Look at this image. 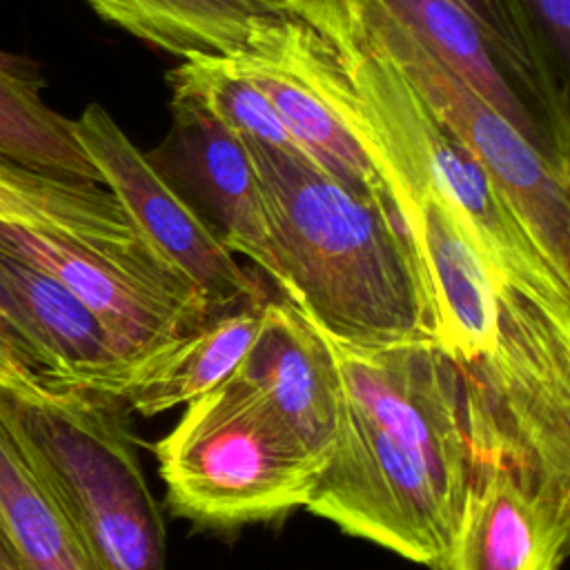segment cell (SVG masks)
Returning <instances> with one entry per match:
<instances>
[{"label":"cell","mask_w":570,"mask_h":570,"mask_svg":"<svg viewBox=\"0 0 570 570\" xmlns=\"http://www.w3.org/2000/svg\"><path fill=\"white\" fill-rule=\"evenodd\" d=\"M327 341L345 401L423 461L459 521L474 456L461 379L450 356L434 338L390 345H354L332 336Z\"/></svg>","instance_id":"7"},{"label":"cell","mask_w":570,"mask_h":570,"mask_svg":"<svg viewBox=\"0 0 570 570\" xmlns=\"http://www.w3.org/2000/svg\"><path fill=\"white\" fill-rule=\"evenodd\" d=\"M171 100H187L214 116L243 140L296 151L265 94L243 76L229 56L183 58L169 73Z\"/></svg>","instance_id":"20"},{"label":"cell","mask_w":570,"mask_h":570,"mask_svg":"<svg viewBox=\"0 0 570 570\" xmlns=\"http://www.w3.org/2000/svg\"><path fill=\"white\" fill-rule=\"evenodd\" d=\"M490 38L521 89L568 136V91L554 80L519 0H450Z\"/></svg>","instance_id":"21"},{"label":"cell","mask_w":570,"mask_h":570,"mask_svg":"<svg viewBox=\"0 0 570 570\" xmlns=\"http://www.w3.org/2000/svg\"><path fill=\"white\" fill-rule=\"evenodd\" d=\"M229 58L265 94L301 156L396 214L379 171L327 89L318 33L309 22H265Z\"/></svg>","instance_id":"9"},{"label":"cell","mask_w":570,"mask_h":570,"mask_svg":"<svg viewBox=\"0 0 570 570\" xmlns=\"http://www.w3.org/2000/svg\"><path fill=\"white\" fill-rule=\"evenodd\" d=\"M541 53L563 91L570 71V0H519Z\"/></svg>","instance_id":"23"},{"label":"cell","mask_w":570,"mask_h":570,"mask_svg":"<svg viewBox=\"0 0 570 570\" xmlns=\"http://www.w3.org/2000/svg\"><path fill=\"white\" fill-rule=\"evenodd\" d=\"M0 158L24 167L100 183L73 136L71 120L40 96V80L0 53Z\"/></svg>","instance_id":"19"},{"label":"cell","mask_w":570,"mask_h":570,"mask_svg":"<svg viewBox=\"0 0 570 570\" xmlns=\"http://www.w3.org/2000/svg\"><path fill=\"white\" fill-rule=\"evenodd\" d=\"M105 22L176 58L234 56L249 33L301 18L309 0H82Z\"/></svg>","instance_id":"17"},{"label":"cell","mask_w":570,"mask_h":570,"mask_svg":"<svg viewBox=\"0 0 570 570\" xmlns=\"http://www.w3.org/2000/svg\"><path fill=\"white\" fill-rule=\"evenodd\" d=\"M261 303L232 307L127 365L118 403L154 416L209 392L243 361L261 316Z\"/></svg>","instance_id":"16"},{"label":"cell","mask_w":570,"mask_h":570,"mask_svg":"<svg viewBox=\"0 0 570 570\" xmlns=\"http://www.w3.org/2000/svg\"><path fill=\"white\" fill-rule=\"evenodd\" d=\"M71 129L96 167L100 185L216 314L267 298L209 223L129 140L105 107L87 105L71 120Z\"/></svg>","instance_id":"8"},{"label":"cell","mask_w":570,"mask_h":570,"mask_svg":"<svg viewBox=\"0 0 570 570\" xmlns=\"http://www.w3.org/2000/svg\"><path fill=\"white\" fill-rule=\"evenodd\" d=\"M145 154L225 247L249 258L278 287L281 272L267 209L245 140L198 105L171 100L169 131Z\"/></svg>","instance_id":"10"},{"label":"cell","mask_w":570,"mask_h":570,"mask_svg":"<svg viewBox=\"0 0 570 570\" xmlns=\"http://www.w3.org/2000/svg\"><path fill=\"white\" fill-rule=\"evenodd\" d=\"M0 276L49 363V387H73L118 399L129 361L98 316L47 272L0 252Z\"/></svg>","instance_id":"14"},{"label":"cell","mask_w":570,"mask_h":570,"mask_svg":"<svg viewBox=\"0 0 570 570\" xmlns=\"http://www.w3.org/2000/svg\"><path fill=\"white\" fill-rule=\"evenodd\" d=\"M234 374L316 461H327L343 414V383L327 336L289 298L263 301L258 330Z\"/></svg>","instance_id":"11"},{"label":"cell","mask_w":570,"mask_h":570,"mask_svg":"<svg viewBox=\"0 0 570 570\" xmlns=\"http://www.w3.org/2000/svg\"><path fill=\"white\" fill-rule=\"evenodd\" d=\"M0 570H20V563L0 530Z\"/></svg>","instance_id":"24"},{"label":"cell","mask_w":570,"mask_h":570,"mask_svg":"<svg viewBox=\"0 0 570 570\" xmlns=\"http://www.w3.org/2000/svg\"><path fill=\"white\" fill-rule=\"evenodd\" d=\"M151 452L171 514L207 528L305 508L323 468L236 374L189 401Z\"/></svg>","instance_id":"3"},{"label":"cell","mask_w":570,"mask_h":570,"mask_svg":"<svg viewBox=\"0 0 570 570\" xmlns=\"http://www.w3.org/2000/svg\"><path fill=\"white\" fill-rule=\"evenodd\" d=\"M0 379L51 383V363L0 276Z\"/></svg>","instance_id":"22"},{"label":"cell","mask_w":570,"mask_h":570,"mask_svg":"<svg viewBox=\"0 0 570 570\" xmlns=\"http://www.w3.org/2000/svg\"><path fill=\"white\" fill-rule=\"evenodd\" d=\"M568 537L570 492L488 463L474 468L454 537L434 570H559Z\"/></svg>","instance_id":"12"},{"label":"cell","mask_w":570,"mask_h":570,"mask_svg":"<svg viewBox=\"0 0 570 570\" xmlns=\"http://www.w3.org/2000/svg\"><path fill=\"white\" fill-rule=\"evenodd\" d=\"M0 225L73 238L122 258L169 263L105 185L38 171L7 158H0Z\"/></svg>","instance_id":"15"},{"label":"cell","mask_w":570,"mask_h":570,"mask_svg":"<svg viewBox=\"0 0 570 570\" xmlns=\"http://www.w3.org/2000/svg\"><path fill=\"white\" fill-rule=\"evenodd\" d=\"M454 367L474 468L570 492V318L508 283L492 345Z\"/></svg>","instance_id":"4"},{"label":"cell","mask_w":570,"mask_h":570,"mask_svg":"<svg viewBox=\"0 0 570 570\" xmlns=\"http://www.w3.org/2000/svg\"><path fill=\"white\" fill-rule=\"evenodd\" d=\"M350 2L425 107L485 167L543 261L570 285V169L543 156L376 0Z\"/></svg>","instance_id":"5"},{"label":"cell","mask_w":570,"mask_h":570,"mask_svg":"<svg viewBox=\"0 0 570 570\" xmlns=\"http://www.w3.org/2000/svg\"><path fill=\"white\" fill-rule=\"evenodd\" d=\"M245 145L267 209L281 294L336 341H436L428 278L401 218L296 151Z\"/></svg>","instance_id":"1"},{"label":"cell","mask_w":570,"mask_h":570,"mask_svg":"<svg viewBox=\"0 0 570 570\" xmlns=\"http://www.w3.org/2000/svg\"><path fill=\"white\" fill-rule=\"evenodd\" d=\"M305 510L432 570L456 530L423 461L347 401Z\"/></svg>","instance_id":"6"},{"label":"cell","mask_w":570,"mask_h":570,"mask_svg":"<svg viewBox=\"0 0 570 570\" xmlns=\"http://www.w3.org/2000/svg\"><path fill=\"white\" fill-rule=\"evenodd\" d=\"M439 62L512 122L543 156L570 169L568 136L521 89L483 29L450 0H376Z\"/></svg>","instance_id":"13"},{"label":"cell","mask_w":570,"mask_h":570,"mask_svg":"<svg viewBox=\"0 0 570 570\" xmlns=\"http://www.w3.org/2000/svg\"><path fill=\"white\" fill-rule=\"evenodd\" d=\"M0 530L20 570H91L53 494L0 414Z\"/></svg>","instance_id":"18"},{"label":"cell","mask_w":570,"mask_h":570,"mask_svg":"<svg viewBox=\"0 0 570 570\" xmlns=\"http://www.w3.org/2000/svg\"><path fill=\"white\" fill-rule=\"evenodd\" d=\"M116 399L0 379V414L91 570H165V525Z\"/></svg>","instance_id":"2"}]
</instances>
